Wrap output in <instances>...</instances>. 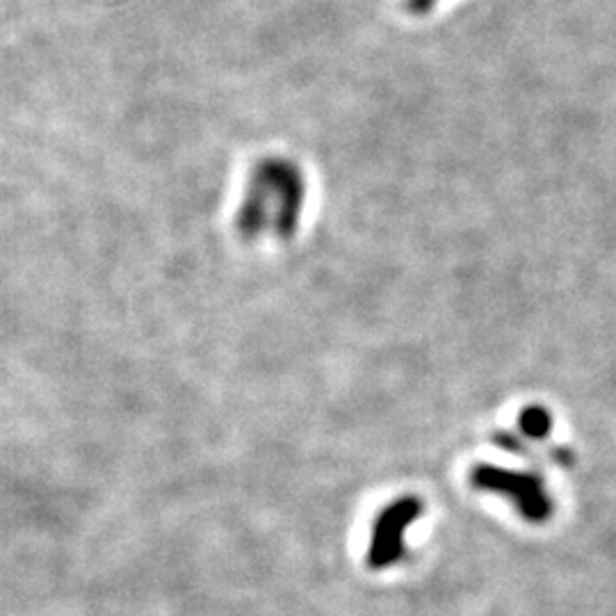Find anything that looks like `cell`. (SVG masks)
<instances>
[{
  "label": "cell",
  "instance_id": "1",
  "mask_svg": "<svg viewBox=\"0 0 616 616\" xmlns=\"http://www.w3.org/2000/svg\"><path fill=\"white\" fill-rule=\"evenodd\" d=\"M304 177L286 158H267L252 171L240 206V229L246 235H288L304 206Z\"/></svg>",
  "mask_w": 616,
  "mask_h": 616
},
{
  "label": "cell",
  "instance_id": "3",
  "mask_svg": "<svg viewBox=\"0 0 616 616\" xmlns=\"http://www.w3.org/2000/svg\"><path fill=\"white\" fill-rule=\"evenodd\" d=\"M423 500L421 498H400L390 503L375 521L373 541H370L367 564L370 569H388L404 555V534L421 519Z\"/></svg>",
  "mask_w": 616,
  "mask_h": 616
},
{
  "label": "cell",
  "instance_id": "4",
  "mask_svg": "<svg viewBox=\"0 0 616 616\" xmlns=\"http://www.w3.org/2000/svg\"><path fill=\"white\" fill-rule=\"evenodd\" d=\"M519 430L523 432V436L534 440L546 438L553 430V415L546 407H526L519 415Z\"/></svg>",
  "mask_w": 616,
  "mask_h": 616
},
{
  "label": "cell",
  "instance_id": "2",
  "mask_svg": "<svg viewBox=\"0 0 616 616\" xmlns=\"http://www.w3.org/2000/svg\"><path fill=\"white\" fill-rule=\"evenodd\" d=\"M471 484L478 491L496 493L507 498L528 523H546L555 511L546 484L534 473L509 471L496 463H478L471 471Z\"/></svg>",
  "mask_w": 616,
  "mask_h": 616
}]
</instances>
